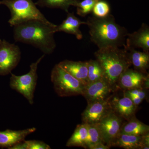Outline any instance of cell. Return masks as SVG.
<instances>
[{"mask_svg":"<svg viewBox=\"0 0 149 149\" xmlns=\"http://www.w3.org/2000/svg\"><path fill=\"white\" fill-rule=\"evenodd\" d=\"M56 26L39 20L26 22L13 26L14 39L38 48L45 54H50L56 47Z\"/></svg>","mask_w":149,"mask_h":149,"instance_id":"obj_1","label":"cell"},{"mask_svg":"<svg viewBox=\"0 0 149 149\" xmlns=\"http://www.w3.org/2000/svg\"><path fill=\"white\" fill-rule=\"evenodd\" d=\"M86 22L91 40L99 49L125 45L128 32L124 27L116 23L111 15L103 17H89Z\"/></svg>","mask_w":149,"mask_h":149,"instance_id":"obj_2","label":"cell"},{"mask_svg":"<svg viewBox=\"0 0 149 149\" xmlns=\"http://www.w3.org/2000/svg\"><path fill=\"white\" fill-rule=\"evenodd\" d=\"M95 56L102 68L105 79L115 91H117L118 78L132 65L128 51L119 47H108L99 49Z\"/></svg>","mask_w":149,"mask_h":149,"instance_id":"obj_3","label":"cell"},{"mask_svg":"<svg viewBox=\"0 0 149 149\" xmlns=\"http://www.w3.org/2000/svg\"><path fill=\"white\" fill-rule=\"evenodd\" d=\"M0 4L6 6L9 10L10 17L8 22L12 27L32 20L52 24L37 8L32 0H3L0 1Z\"/></svg>","mask_w":149,"mask_h":149,"instance_id":"obj_4","label":"cell"},{"mask_svg":"<svg viewBox=\"0 0 149 149\" xmlns=\"http://www.w3.org/2000/svg\"><path fill=\"white\" fill-rule=\"evenodd\" d=\"M51 80L54 90L61 97L82 95L86 86L58 64L56 65L52 70Z\"/></svg>","mask_w":149,"mask_h":149,"instance_id":"obj_5","label":"cell"},{"mask_svg":"<svg viewBox=\"0 0 149 149\" xmlns=\"http://www.w3.org/2000/svg\"><path fill=\"white\" fill-rule=\"evenodd\" d=\"M45 56V54L43 55L37 61L32 63L30 65L29 72L26 74L16 75L11 73L9 83L10 88L22 95L30 104H34V94L38 79V65Z\"/></svg>","mask_w":149,"mask_h":149,"instance_id":"obj_6","label":"cell"},{"mask_svg":"<svg viewBox=\"0 0 149 149\" xmlns=\"http://www.w3.org/2000/svg\"><path fill=\"white\" fill-rule=\"evenodd\" d=\"M21 56L18 46L2 40L0 44V75L5 76L11 73L18 65Z\"/></svg>","mask_w":149,"mask_h":149,"instance_id":"obj_7","label":"cell"},{"mask_svg":"<svg viewBox=\"0 0 149 149\" xmlns=\"http://www.w3.org/2000/svg\"><path fill=\"white\" fill-rule=\"evenodd\" d=\"M124 120L112 111L97 124L104 143L110 148L120 133Z\"/></svg>","mask_w":149,"mask_h":149,"instance_id":"obj_8","label":"cell"},{"mask_svg":"<svg viewBox=\"0 0 149 149\" xmlns=\"http://www.w3.org/2000/svg\"><path fill=\"white\" fill-rule=\"evenodd\" d=\"M121 95L115 91L108 99L112 111L123 120L128 121L136 116L138 107L122 91Z\"/></svg>","mask_w":149,"mask_h":149,"instance_id":"obj_9","label":"cell"},{"mask_svg":"<svg viewBox=\"0 0 149 149\" xmlns=\"http://www.w3.org/2000/svg\"><path fill=\"white\" fill-rule=\"evenodd\" d=\"M118 89L122 91L136 88L149 90V73L146 74L129 68L123 72L118 80Z\"/></svg>","mask_w":149,"mask_h":149,"instance_id":"obj_10","label":"cell"},{"mask_svg":"<svg viewBox=\"0 0 149 149\" xmlns=\"http://www.w3.org/2000/svg\"><path fill=\"white\" fill-rule=\"evenodd\" d=\"M115 90L105 79L89 83L85 86L83 95L88 103L108 100Z\"/></svg>","mask_w":149,"mask_h":149,"instance_id":"obj_11","label":"cell"},{"mask_svg":"<svg viewBox=\"0 0 149 149\" xmlns=\"http://www.w3.org/2000/svg\"><path fill=\"white\" fill-rule=\"evenodd\" d=\"M111 111L108 100L89 103L81 114L82 122L87 124H97Z\"/></svg>","mask_w":149,"mask_h":149,"instance_id":"obj_12","label":"cell"},{"mask_svg":"<svg viewBox=\"0 0 149 149\" xmlns=\"http://www.w3.org/2000/svg\"><path fill=\"white\" fill-rule=\"evenodd\" d=\"M124 49L140 48L143 52H149V27L147 24H142L139 30L131 34L128 33Z\"/></svg>","mask_w":149,"mask_h":149,"instance_id":"obj_13","label":"cell"},{"mask_svg":"<svg viewBox=\"0 0 149 149\" xmlns=\"http://www.w3.org/2000/svg\"><path fill=\"white\" fill-rule=\"evenodd\" d=\"M35 127L22 130L6 129L0 131V148L10 149L15 145L25 140L27 136L35 132Z\"/></svg>","mask_w":149,"mask_h":149,"instance_id":"obj_14","label":"cell"},{"mask_svg":"<svg viewBox=\"0 0 149 149\" xmlns=\"http://www.w3.org/2000/svg\"><path fill=\"white\" fill-rule=\"evenodd\" d=\"M67 72L80 80L85 85L88 84V61H63L58 63Z\"/></svg>","mask_w":149,"mask_h":149,"instance_id":"obj_15","label":"cell"},{"mask_svg":"<svg viewBox=\"0 0 149 149\" xmlns=\"http://www.w3.org/2000/svg\"><path fill=\"white\" fill-rule=\"evenodd\" d=\"M86 24V22L81 21L73 13H68L66 18L60 25L56 26V32H64L74 35L77 40H81L83 36L80 27L82 24Z\"/></svg>","mask_w":149,"mask_h":149,"instance_id":"obj_16","label":"cell"},{"mask_svg":"<svg viewBox=\"0 0 149 149\" xmlns=\"http://www.w3.org/2000/svg\"><path fill=\"white\" fill-rule=\"evenodd\" d=\"M131 65L134 67V69L144 73L148 74V70L149 67V52H140L135 49L126 50Z\"/></svg>","mask_w":149,"mask_h":149,"instance_id":"obj_17","label":"cell"},{"mask_svg":"<svg viewBox=\"0 0 149 149\" xmlns=\"http://www.w3.org/2000/svg\"><path fill=\"white\" fill-rule=\"evenodd\" d=\"M112 147L125 149H142V136L120 133L111 145Z\"/></svg>","mask_w":149,"mask_h":149,"instance_id":"obj_18","label":"cell"},{"mask_svg":"<svg viewBox=\"0 0 149 149\" xmlns=\"http://www.w3.org/2000/svg\"><path fill=\"white\" fill-rule=\"evenodd\" d=\"M88 131L87 124L83 123L76 126L72 136L67 142L68 147H82L87 149Z\"/></svg>","mask_w":149,"mask_h":149,"instance_id":"obj_19","label":"cell"},{"mask_svg":"<svg viewBox=\"0 0 149 149\" xmlns=\"http://www.w3.org/2000/svg\"><path fill=\"white\" fill-rule=\"evenodd\" d=\"M120 133L142 136L149 133V126L141 122L135 116L123 123Z\"/></svg>","mask_w":149,"mask_h":149,"instance_id":"obj_20","label":"cell"},{"mask_svg":"<svg viewBox=\"0 0 149 149\" xmlns=\"http://www.w3.org/2000/svg\"><path fill=\"white\" fill-rule=\"evenodd\" d=\"M80 0H38L35 3L42 7L51 8H59L68 13V10L71 6L75 7Z\"/></svg>","mask_w":149,"mask_h":149,"instance_id":"obj_21","label":"cell"},{"mask_svg":"<svg viewBox=\"0 0 149 149\" xmlns=\"http://www.w3.org/2000/svg\"><path fill=\"white\" fill-rule=\"evenodd\" d=\"M88 63V84L105 79L102 68L97 60H90Z\"/></svg>","mask_w":149,"mask_h":149,"instance_id":"obj_22","label":"cell"},{"mask_svg":"<svg viewBox=\"0 0 149 149\" xmlns=\"http://www.w3.org/2000/svg\"><path fill=\"white\" fill-rule=\"evenodd\" d=\"M50 146L43 141L37 140L24 141L19 142L10 149H50Z\"/></svg>","mask_w":149,"mask_h":149,"instance_id":"obj_23","label":"cell"},{"mask_svg":"<svg viewBox=\"0 0 149 149\" xmlns=\"http://www.w3.org/2000/svg\"><path fill=\"white\" fill-rule=\"evenodd\" d=\"M87 125L88 131L87 149H89L91 146L98 143H104L97 124H87Z\"/></svg>","mask_w":149,"mask_h":149,"instance_id":"obj_24","label":"cell"},{"mask_svg":"<svg viewBox=\"0 0 149 149\" xmlns=\"http://www.w3.org/2000/svg\"><path fill=\"white\" fill-rule=\"evenodd\" d=\"M99 0H83L78 2L75 5L77 13L79 16L85 17L93 11V7Z\"/></svg>","mask_w":149,"mask_h":149,"instance_id":"obj_25","label":"cell"},{"mask_svg":"<svg viewBox=\"0 0 149 149\" xmlns=\"http://www.w3.org/2000/svg\"><path fill=\"white\" fill-rule=\"evenodd\" d=\"M93 12L94 16L103 17L109 14V4L105 1L99 0L93 7Z\"/></svg>","mask_w":149,"mask_h":149,"instance_id":"obj_26","label":"cell"},{"mask_svg":"<svg viewBox=\"0 0 149 149\" xmlns=\"http://www.w3.org/2000/svg\"><path fill=\"white\" fill-rule=\"evenodd\" d=\"M125 95L136 96L143 100L148 101V90L144 88H136L127 91H122Z\"/></svg>","mask_w":149,"mask_h":149,"instance_id":"obj_27","label":"cell"},{"mask_svg":"<svg viewBox=\"0 0 149 149\" xmlns=\"http://www.w3.org/2000/svg\"><path fill=\"white\" fill-rule=\"evenodd\" d=\"M149 149V133L142 136V149Z\"/></svg>","mask_w":149,"mask_h":149,"instance_id":"obj_28","label":"cell"},{"mask_svg":"<svg viewBox=\"0 0 149 149\" xmlns=\"http://www.w3.org/2000/svg\"><path fill=\"white\" fill-rule=\"evenodd\" d=\"M110 148L107 146L105 144L102 143H98L93 145L89 148V149H109Z\"/></svg>","mask_w":149,"mask_h":149,"instance_id":"obj_29","label":"cell"},{"mask_svg":"<svg viewBox=\"0 0 149 149\" xmlns=\"http://www.w3.org/2000/svg\"><path fill=\"white\" fill-rule=\"evenodd\" d=\"M129 97L131 100L133 102V103L135 104L136 106L138 107L142 102L143 100H142V99L138 97H136V96H128Z\"/></svg>","mask_w":149,"mask_h":149,"instance_id":"obj_30","label":"cell"},{"mask_svg":"<svg viewBox=\"0 0 149 149\" xmlns=\"http://www.w3.org/2000/svg\"><path fill=\"white\" fill-rule=\"evenodd\" d=\"M2 40L0 39V44H1V42Z\"/></svg>","mask_w":149,"mask_h":149,"instance_id":"obj_31","label":"cell"}]
</instances>
